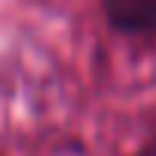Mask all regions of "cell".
Wrapping results in <instances>:
<instances>
[{
  "label": "cell",
  "instance_id": "obj_1",
  "mask_svg": "<svg viewBox=\"0 0 156 156\" xmlns=\"http://www.w3.org/2000/svg\"><path fill=\"white\" fill-rule=\"evenodd\" d=\"M104 16L116 31L126 34H156V0H110Z\"/></svg>",
  "mask_w": 156,
  "mask_h": 156
}]
</instances>
